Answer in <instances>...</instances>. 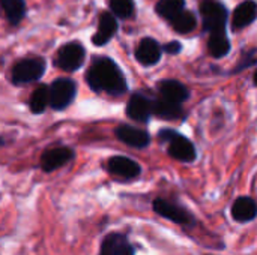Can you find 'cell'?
Here are the masks:
<instances>
[{
    "instance_id": "obj_1",
    "label": "cell",
    "mask_w": 257,
    "mask_h": 255,
    "mask_svg": "<svg viewBox=\"0 0 257 255\" xmlns=\"http://www.w3.org/2000/svg\"><path fill=\"white\" fill-rule=\"evenodd\" d=\"M86 80L95 92H105L114 96L126 92V81L119 66L108 57L98 59L90 66Z\"/></svg>"
},
{
    "instance_id": "obj_2",
    "label": "cell",
    "mask_w": 257,
    "mask_h": 255,
    "mask_svg": "<svg viewBox=\"0 0 257 255\" xmlns=\"http://www.w3.org/2000/svg\"><path fill=\"white\" fill-rule=\"evenodd\" d=\"M152 209L158 216L176 224L184 231H193L197 227V218L194 213L175 200L158 197L152 201Z\"/></svg>"
},
{
    "instance_id": "obj_3",
    "label": "cell",
    "mask_w": 257,
    "mask_h": 255,
    "mask_svg": "<svg viewBox=\"0 0 257 255\" xmlns=\"http://www.w3.org/2000/svg\"><path fill=\"white\" fill-rule=\"evenodd\" d=\"M160 138L169 144L167 152L169 155L181 162H193L197 158V152L193 146V143L182 137L179 132L172 129H163L160 131Z\"/></svg>"
},
{
    "instance_id": "obj_4",
    "label": "cell",
    "mask_w": 257,
    "mask_h": 255,
    "mask_svg": "<svg viewBox=\"0 0 257 255\" xmlns=\"http://www.w3.org/2000/svg\"><path fill=\"white\" fill-rule=\"evenodd\" d=\"M200 14L203 20V27L208 32L224 30L227 21V9L218 0H203L200 5Z\"/></svg>"
},
{
    "instance_id": "obj_5",
    "label": "cell",
    "mask_w": 257,
    "mask_h": 255,
    "mask_svg": "<svg viewBox=\"0 0 257 255\" xmlns=\"http://www.w3.org/2000/svg\"><path fill=\"white\" fill-rule=\"evenodd\" d=\"M136 252L137 249L131 243L128 234L122 231H110L102 237L98 255H136Z\"/></svg>"
},
{
    "instance_id": "obj_6",
    "label": "cell",
    "mask_w": 257,
    "mask_h": 255,
    "mask_svg": "<svg viewBox=\"0 0 257 255\" xmlns=\"http://www.w3.org/2000/svg\"><path fill=\"white\" fill-rule=\"evenodd\" d=\"M75 83L68 78L56 80L48 89V102L54 110L66 108L75 96Z\"/></svg>"
},
{
    "instance_id": "obj_7",
    "label": "cell",
    "mask_w": 257,
    "mask_h": 255,
    "mask_svg": "<svg viewBox=\"0 0 257 255\" xmlns=\"http://www.w3.org/2000/svg\"><path fill=\"white\" fill-rule=\"evenodd\" d=\"M44 71H45V62L42 59H24L14 66L12 81L17 84L30 83L39 80Z\"/></svg>"
},
{
    "instance_id": "obj_8",
    "label": "cell",
    "mask_w": 257,
    "mask_h": 255,
    "mask_svg": "<svg viewBox=\"0 0 257 255\" xmlns=\"http://www.w3.org/2000/svg\"><path fill=\"white\" fill-rule=\"evenodd\" d=\"M107 170L111 176L120 180H134L140 176L142 167L128 156H113L107 162Z\"/></svg>"
},
{
    "instance_id": "obj_9",
    "label": "cell",
    "mask_w": 257,
    "mask_h": 255,
    "mask_svg": "<svg viewBox=\"0 0 257 255\" xmlns=\"http://www.w3.org/2000/svg\"><path fill=\"white\" fill-rule=\"evenodd\" d=\"M84 60V48L77 44V42H71L63 45L59 50L57 54V66L63 71H75L83 65Z\"/></svg>"
},
{
    "instance_id": "obj_10",
    "label": "cell",
    "mask_w": 257,
    "mask_h": 255,
    "mask_svg": "<svg viewBox=\"0 0 257 255\" xmlns=\"http://www.w3.org/2000/svg\"><path fill=\"white\" fill-rule=\"evenodd\" d=\"M72 158H74V150L69 149V147L48 149L41 156V168L45 173H51V171L63 167L69 161H72Z\"/></svg>"
},
{
    "instance_id": "obj_11",
    "label": "cell",
    "mask_w": 257,
    "mask_h": 255,
    "mask_svg": "<svg viewBox=\"0 0 257 255\" xmlns=\"http://www.w3.org/2000/svg\"><path fill=\"white\" fill-rule=\"evenodd\" d=\"M230 216L238 224H250L257 218L256 201L248 195L238 197L230 209Z\"/></svg>"
},
{
    "instance_id": "obj_12",
    "label": "cell",
    "mask_w": 257,
    "mask_h": 255,
    "mask_svg": "<svg viewBox=\"0 0 257 255\" xmlns=\"http://www.w3.org/2000/svg\"><path fill=\"white\" fill-rule=\"evenodd\" d=\"M116 137L122 143H125L131 147H137V149H143L151 143V137L146 131L130 126V125H120L116 129Z\"/></svg>"
},
{
    "instance_id": "obj_13",
    "label": "cell",
    "mask_w": 257,
    "mask_h": 255,
    "mask_svg": "<svg viewBox=\"0 0 257 255\" xmlns=\"http://www.w3.org/2000/svg\"><path fill=\"white\" fill-rule=\"evenodd\" d=\"M126 114L131 120L148 122L151 114H152L151 101L143 95H139V93L133 95L128 101V105H126Z\"/></svg>"
},
{
    "instance_id": "obj_14",
    "label": "cell",
    "mask_w": 257,
    "mask_h": 255,
    "mask_svg": "<svg viewBox=\"0 0 257 255\" xmlns=\"http://www.w3.org/2000/svg\"><path fill=\"white\" fill-rule=\"evenodd\" d=\"M136 57L145 66L155 65L161 57V47L155 39L145 38L140 41V44L136 50Z\"/></svg>"
},
{
    "instance_id": "obj_15",
    "label": "cell",
    "mask_w": 257,
    "mask_h": 255,
    "mask_svg": "<svg viewBox=\"0 0 257 255\" xmlns=\"http://www.w3.org/2000/svg\"><path fill=\"white\" fill-rule=\"evenodd\" d=\"M158 90H160V93L163 95L164 99L176 102V104H181V102L187 101L188 96H190L188 89L182 83L175 81V80H163V81H160L158 83Z\"/></svg>"
},
{
    "instance_id": "obj_16",
    "label": "cell",
    "mask_w": 257,
    "mask_h": 255,
    "mask_svg": "<svg viewBox=\"0 0 257 255\" xmlns=\"http://www.w3.org/2000/svg\"><path fill=\"white\" fill-rule=\"evenodd\" d=\"M116 30H117V23H116L114 15L110 14V12L101 14L99 23H98V30H96V33L93 35V39H92L93 44L95 45H104V44H107L113 38V35L116 33Z\"/></svg>"
},
{
    "instance_id": "obj_17",
    "label": "cell",
    "mask_w": 257,
    "mask_h": 255,
    "mask_svg": "<svg viewBox=\"0 0 257 255\" xmlns=\"http://www.w3.org/2000/svg\"><path fill=\"white\" fill-rule=\"evenodd\" d=\"M257 6L253 0H245L242 2L233 12V20L232 24L235 29H244L248 24H251L256 20Z\"/></svg>"
},
{
    "instance_id": "obj_18",
    "label": "cell",
    "mask_w": 257,
    "mask_h": 255,
    "mask_svg": "<svg viewBox=\"0 0 257 255\" xmlns=\"http://www.w3.org/2000/svg\"><path fill=\"white\" fill-rule=\"evenodd\" d=\"M151 107H152V113L158 117H163V119H178L184 114L179 104L167 101L164 98L157 99V101H151Z\"/></svg>"
},
{
    "instance_id": "obj_19",
    "label": "cell",
    "mask_w": 257,
    "mask_h": 255,
    "mask_svg": "<svg viewBox=\"0 0 257 255\" xmlns=\"http://www.w3.org/2000/svg\"><path fill=\"white\" fill-rule=\"evenodd\" d=\"M230 50V42L224 33V30L218 32H211V38L208 41V51L212 57L220 59L226 56Z\"/></svg>"
},
{
    "instance_id": "obj_20",
    "label": "cell",
    "mask_w": 257,
    "mask_h": 255,
    "mask_svg": "<svg viewBox=\"0 0 257 255\" xmlns=\"http://www.w3.org/2000/svg\"><path fill=\"white\" fill-rule=\"evenodd\" d=\"M0 8L11 24H18L26 12L24 0H0Z\"/></svg>"
},
{
    "instance_id": "obj_21",
    "label": "cell",
    "mask_w": 257,
    "mask_h": 255,
    "mask_svg": "<svg viewBox=\"0 0 257 255\" xmlns=\"http://www.w3.org/2000/svg\"><path fill=\"white\" fill-rule=\"evenodd\" d=\"M172 27L178 32V33H190L196 29V17L193 12L190 11H181L178 15H175L172 20Z\"/></svg>"
},
{
    "instance_id": "obj_22",
    "label": "cell",
    "mask_w": 257,
    "mask_h": 255,
    "mask_svg": "<svg viewBox=\"0 0 257 255\" xmlns=\"http://www.w3.org/2000/svg\"><path fill=\"white\" fill-rule=\"evenodd\" d=\"M185 8V0H160L155 6L157 14L166 20H172Z\"/></svg>"
},
{
    "instance_id": "obj_23",
    "label": "cell",
    "mask_w": 257,
    "mask_h": 255,
    "mask_svg": "<svg viewBox=\"0 0 257 255\" xmlns=\"http://www.w3.org/2000/svg\"><path fill=\"white\" fill-rule=\"evenodd\" d=\"M47 104H48V87L42 84L33 92L30 98V108L35 114H38L45 110Z\"/></svg>"
},
{
    "instance_id": "obj_24",
    "label": "cell",
    "mask_w": 257,
    "mask_h": 255,
    "mask_svg": "<svg viewBox=\"0 0 257 255\" xmlns=\"http://www.w3.org/2000/svg\"><path fill=\"white\" fill-rule=\"evenodd\" d=\"M110 9L113 15L120 18H128L134 12V2L133 0H110Z\"/></svg>"
},
{
    "instance_id": "obj_25",
    "label": "cell",
    "mask_w": 257,
    "mask_h": 255,
    "mask_svg": "<svg viewBox=\"0 0 257 255\" xmlns=\"http://www.w3.org/2000/svg\"><path fill=\"white\" fill-rule=\"evenodd\" d=\"M181 48H182V45H181L179 42H176V41H173V42H169V44L164 47V50H166L169 54H178V53L181 51Z\"/></svg>"
}]
</instances>
